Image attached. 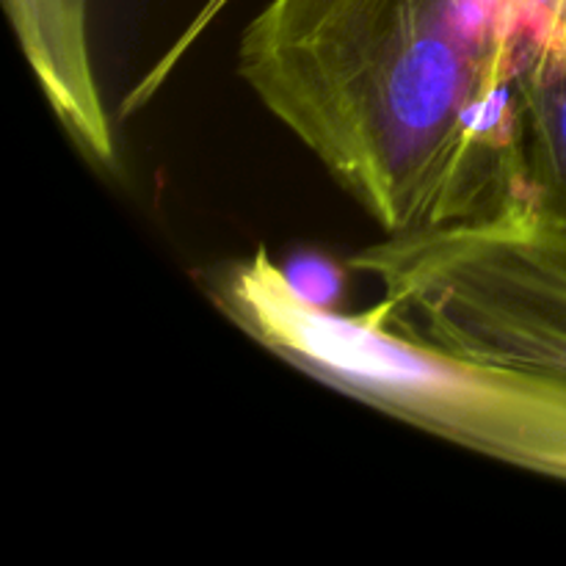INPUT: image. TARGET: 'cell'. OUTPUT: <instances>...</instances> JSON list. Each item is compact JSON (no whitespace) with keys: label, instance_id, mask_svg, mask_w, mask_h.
<instances>
[{"label":"cell","instance_id":"cell-2","mask_svg":"<svg viewBox=\"0 0 566 566\" xmlns=\"http://www.w3.org/2000/svg\"><path fill=\"white\" fill-rule=\"evenodd\" d=\"M216 307L258 346L390 418L475 453L566 481V379L434 352L368 310L302 302L263 247L208 276Z\"/></svg>","mask_w":566,"mask_h":566},{"label":"cell","instance_id":"cell-4","mask_svg":"<svg viewBox=\"0 0 566 566\" xmlns=\"http://www.w3.org/2000/svg\"><path fill=\"white\" fill-rule=\"evenodd\" d=\"M520 103L531 193L566 216V0H531Z\"/></svg>","mask_w":566,"mask_h":566},{"label":"cell","instance_id":"cell-5","mask_svg":"<svg viewBox=\"0 0 566 566\" xmlns=\"http://www.w3.org/2000/svg\"><path fill=\"white\" fill-rule=\"evenodd\" d=\"M285 280L302 302L321 310H335L346 285V271L321 252L293 254L285 265Z\"/></svg>","mask_w":566,"mask_h":566},{"label":"cell","instance_id":"cell-3","mask_svg":"<svg viewBox=\"0 0 566 566\" xmlns=\"http://www.w3.org/2000/svg\"><path fill=\"white\" fill-rule=\"evenodd\" d=\"M370 315L407 340L566 379V216L520 197L484 219L387 235L348 258Z\"/></svg>","mask_w":566,"mask_h":566},{"label":"cell","instance_id":"cell-6","mask_svg":"<svg viewBox=\"0 0 566 566\" xmlns=\"http://www.w3.org/2000/svg\"><path fill=\"white\" fill-rule=\"evenodd\" d=\"M9 9L31 28L55 36L86 33L88 0H6Z\"/></svg>","mask_w":566,"mask_h":566},{"label":"cell","instance_id":"cell-1","mask_svg":"<svg viewBox=\"0 0 566 566\" xmlns=\"http://www.w3.org/2000/svg\"><path fill=\"white\" fill-rule=\"evenodd\" d=\"M238 70L387 235L531 193L523 0H269Z\"/></svg>","mask_w":566,"mask_h":566}]
</instances>
